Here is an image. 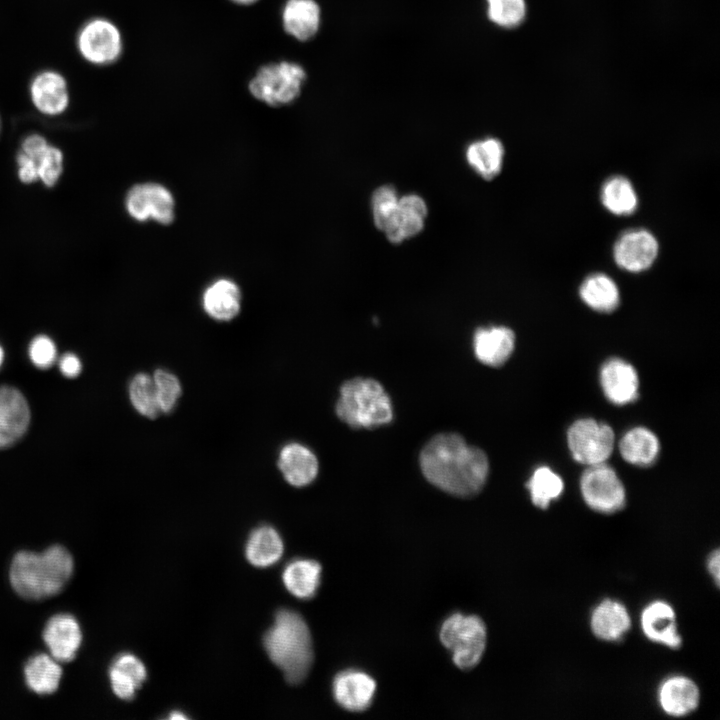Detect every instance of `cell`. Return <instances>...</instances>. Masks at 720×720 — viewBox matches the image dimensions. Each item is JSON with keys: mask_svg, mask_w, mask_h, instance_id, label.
I'll return each mask as SVG.
<instances>
[{"mask_svg": "<svg viewBox=\"0 0 720 720\" xmlns=\"http://www.w3.org/2000/svg\"><path fill=\"white\" fill-rule=\"evenodd\" d=\"M0 129H1V121H0Z\"/></svg>", "mask_w": 720, "mask_h": 720, "instance_id": "bcb514c9", "label": "cell"}, {"mask_svg": "<svg viewBox=\"0 0 720 720\" xmlns=\"http://www.w3.org/2000/svg\"><path fill=\"white\" fill-rule=\"evenodd\" d=\"M487 4L490 20L502 27L517 26L526 14L524 0H487Z\"/></svg>", "mask_w": 720, "mask_h": 720, "instance_id": "d590c367", "label": "cell"}, {"mask_svg": "<svg viewBox=\"0 0 720 720\" xmlns=\"http://www.w3.org/2000/svg\"><path fill=\"white\" fill-rule=\"evenodd\" d=\"M126 209L137 221L152 219L159 224L169 225L175 218V200L165 186L154 183L134 185L127 193Z\"/></svg>", "mask_w": 720, "mask_h": 720, "instance_id": "30bf717a", "label": "cell"}, {"mask_svg": "<svg viewBox=\"0 0 720 720\" xmlns=\"http://www.w3.org/2000/svg\"><path fill=\"white\" fill-rule=\"evenodd\" d=\"M73 571L72 554L64 546L55 544L42 552H17L10 564L9 581L21 598L39 601L60 593Z\"/></svg>", "mask_w": 720, "mask_h": 720, "instance_id": "7a4b0ae2", "label": "cell"}, {"mask_svg": "<svg viewBox=\"0 0 720 720\" xmlns=\"http://www.w3.org/2000/svg\"><path fill=\"white\" fill-rule=\"evenodd\" d=\"M42 638L49 654L62 664L76 658L83 635L75 616L59 613L48 619L42 631Z\"/></svg>", "mask_w": 720, "mask_h": 720, "instance_id": "7c38bea8", "label": "cell"}, {"mask_svg": "<svg viewBox=\"0 0 720 720\" xmlns=\"http://www.w3.org/2000/svg\"><path fill=\"white\" fill-rule=\"evenodd\" d=\"M641 627L645 636L653 642L673 649L681 646L682 638L678 634L675 612L664 601H654L643 610Z\"/></svg>", "mask_w": 720, "mask_h": 720, "instance_id": "d6986e66", "label": "cell"}, {"mask_svg": "<svg viewBox=\"0 0 720 720\" xmlns=\"http://www.w3.org/2000/svg\"><path fill=\"white\" fill-rule=\"evenodd\" d=\"M600 383L606 398L615 405H626L638 398L637 372L620 358H611L602 365Z\"/></svg>", "mask_w": 720, "mask_h": 720, "instance_id": "4fadbf2b", "label": "cell"}, {"mask_svg": "<svg viewBox=\"0 0 720 720\" xmlns=\"http://www.w3.org/2000/svg\"><path fill=\"white\" fill-rule=\"evenodd\" d=\"M277 464L284 479L294 487H304L312 483L319 470L315 454L308 447L296 442L282 447Z\"/></svg>", "mask_w": 720, "mask_h": 720, "instance_id": "e0dca14e", "label": "cell"}, {"mask_svg": "<svg viewBox=\"0 0 720 720\" xmlns=\"http://www.w3.org/2000/svg\"><path fill=\"white\" fill-rule=\"evenodd\" d=\"M440 640L452 652L457 667L471 669L480 662L485 651L486 627L477 616L456 613L443 622Z\"/></svg>", "mask_w": 720, "mask_h": 720, "instance_id": "8992f818", "label": "cell"}, {"mask_svg": "<svg viewBox=\"0 0 720 720\" xmlns=\"http://www.w3.org/2000/svg\"><path fill=\"white\" fill-rule=\"evenodd\" d=\"M333 696L346 710L360 712L368 708L376 691V683L368 674L358 670L339 673L333 681Z\"/></svg>", "mask_w": 720, "mask_h": 720, "instance_id": "9a60e30c", "label": "cell"}, {"mask_svg": "<svg viewBox=\"0 0 720 720\" xmlns=\"http://www.w3.org/2000/svg\"><path fill=\"white\" fill-rule=\"evenodd\" d=\"M707 568L710 575L714 578L716 585H719L720 578V553L715 550L708 558Z\"/></svg>", "mask_w": 720, "mask_h": 720, "instance_id": "b9f144b4", "label": "cell"}, {"mask_svg": "<svg viewBox=\"0 0 720 720\" xmlns=\"http://www.w3.org/2000/svg\"><path fill=\"white\" fill-rule=\"evenodd\" d=\"M466 158L481 177L490 180L502 169L504 147L496 138L479 140L468 146Z\"/></svg>", "mask_w": 720, "mask_h": 720, "instance_id": "f546056e", "label": "cell"}, {"mask_svg": "<svg viewBox=\"0 0 720 720\" xmlns=\"http://www.w3.org/2000/svg\"><path fill=\"white\" fill-rule=\"evenodd\" d=\"M129 398L140 415L155 419L161 414L153 377L149 374L138 373L132 378L129 384Z\"/></svg>", "mask_w": 720, "mask_h": 720, "instance_id": "d6a6232c", "label": "cell"}, {"mask_svg": "<svg viewBox=\"0 0 720 720\" xmlns=\"http://www.w3.org/2000/svg\"><path fill=\"white\" fill-rule=\"evenodd\" d=\"M241 291L238 285L229 279H218L204 291L202 306L205 313L216 321H231L241 309Z\"/></svg>", "mask_w": 720, "mask_h": 720, "instance_id": "603a6c76", "label": "cell"}, {"mask_svg": "<svg viewBox=\"0 0 720 720\" xmlns=\"http://www.w3.org/2000/svg\"><path fill=\"white\" fill-rule=\"evenodd\" d=\"M658 699L662 710L674 717L686 716L699 705L700 693L697 685L689 678L673 676L659 688Z\"/></svg>", "mask_w": 720, "mask_h": 720, "instance_id": "44dd1931", "label": "cell"}, {"mask_svg": "<svg viewBox=\"0 0 720 720\" xmlns=\"http://www.w3.org/2000/svg\"><path fill=\"white\" fill-rule=\"evenodd\" d=\"M567 443L572 457L589 466L606 462L613 452L615 437L609 425L583 418L569 427Z\"/></svg>", "mask_w": 720, "mask_h": 720, "instance_id": "ba28073f", "label": "cell"}, {"mask_svg": "<svg viewBox=\"0 0 720 720\" xmlns=\"http://www.w3.org/2000/svg\"><path fill=\"white\" fill-rule=\"evenodd\" d=\"M29 91L34 106L46 115L61 114L69 104L67 82L53 70L37 73L30 82Z\"/></svg>", "mask_w": 720, "mask_h": 720, "instance_id": "2e32d148", "label": "cell"}, {"mask_svg": "<svg viewBox=\"0 0 720 720\" xmlns=\"http://www.w3.org/2000/svg\"><path fill=\"white\" fill-rule=\"evenodd\" d=\"M232 3L240 6H250L257 3L259 0H229Z\"/></svg>", "mask_w": 720, "mask_h": 720, "instance_id": "7bdbcfd3", "label": "cell"}, {"mask_svg": "<svg viewBox=\"0 0 720 720\" xmlns=\"http://www.w3.org/2000/svg\"><path fill=\"white\" fill-rule=\"evenodd\" d=\"M601 201L614 215L632 214L638 206V198L632 183L623 176H613L601 188Z\"/></svg>", "mask_w": 720, "mask_h": 720, "instance_id": "4dcf8cb0", "label": "cell"}, {"mask_svg": "<svg viewBox=\"0 0 720 720\" xmlns=\"http://www.w3.org/2000/svg\"><path fill=\"white\" fill-rule=\"evenodd\" d=\"M580 490L585 503L599 513L618 512L626 503L622 481L605 462L588 466L582 473Z\"/></svg>", "mask_w": 720, "mask_h": 720, "instance_id": "52a82bcc", "label": "cell"}, {"mask_svg": "<svg viewBox=\"0 0 720 720\" xmlns=\"http://www.w3.org/2000/svg\"><path fill=\"white\" fill-rule=\"evenodd\" d=\"M263 644L288 683L298 684L306 678L313 662V647L310 630L300 614L280 609L264 635Z\"/></svg>", "mask_w": 720, "mask_h": 720, "instance_id": "3957f363", "label": "cell"}, {"mask_svg": "<svg viewBox=\"0 0 720 720\" xmlns=\"http://www.w3.org/2000/svg\"><path fill=\"white\" fill-rule=\"evenodd\" d=\"M30 423V410L22 393L9 386L0 387V448L21 438Z\"/></svg>", "mask_w": 720, "mask_h": 720, "instance_id": "5bb4252c", "label": "cell"}, {"mask_svg": "<svg viewBox=\"0 0 720 720\" xmlns=\"http://www.w3.org/2000/svg\"><path fill=\"white\" fill-rule=\"evenodd\" d=\"M33 160L37 164L39 179L48 187L55 185L62 173V152L48 144L44 151Z\"/></svg>", "mask_w": 720, "mask_h": 720, "instance_id": "8d00e7d4", "label": "cell"}, {"mask_svg": "<svg viewBox=\"0 0 720 720\" xmlns=\"http://www.w3.org/2000/svg\"><path fill=\"white\" fill-rule=\"evenodd\" d=\"M337 416L351 428H376L393 418L392 405L382 385L374 379L344 382L336 403Z\"/></svg>", "mask_w": 720, "mask_h": 720, "instance_id": "277c9868", "label": "cell"}, {"mask_svg": "<svg viewBox=\"0 0 720 720\" xmlns=\"http://www.w3.org/2000/svg\"><path fill=\"white\" fill-rule=\"evenodd\" d=\"M427 215L425 201L418 195L410 194L399 198L396 214L384 232L392 243H400L418 234L424 227Z\"/></svg>", "mask_w": 720, "mask_h": 720, "instance_id": "7402d4cb", "label": "cell"}, {"mask_svg": "<svg viewBox=\"0 0 720 720\" xmlns=\"http://www.w3.org/2000/svg\"><path fill=\"white\" fill-rule=\"evenodd\" d=\"M108 676L113 693L121 700H132L136 690L142 686L129 671L112 663Z\"/></svg>", "mask_w": 720, "mask_h": 720, "instance_id": "74e56055", "label": "cell"}, {"mask_svg": "<svg viewBox=\"0 0 720 720\" xmlns=\"http://www.w3.org/2000/svg\"><path fill=\"white\" fill-rule=\"evenodd\" d=\"M169 718H170V719H173V720H175V719H187L186 715L183 714V713L180 712V711H173V712L171 713V715L169 716Z\"/></svg>", "mask_w": 720, "mask_h": 720, "instance_id": "ee69618b", "label": "cell"}, {"mask_svg": "<svg viewBox=\"0 0 720 720\" xmlns=\"http://www.w3.org/2000/svg\"><path fill=\"white\" fill-rule=\"evenodd\" d=\"M659 250L655 236L645 229L625 231L615 242L613 257L616 264L628 272H642L650 268Z\"/></svg>", "mask_w": 720, "mask_h": 720, "instance_id": "8fae6325", "label": "cell"}, {"mask_svg": "<svg viewBox=\"0 0 720 720\" xmlns=\"http://www.w3.org/2000/svg\"><path fill=\"white\" fill-rule=\"evenodd\" d=\"M59 367L63 375L72 378L80 374L82 366L76 355L67 353L61 357Z\"/></svg>", "mask_w": 720, "mask_h": 720, "instance_id": "60d3db41", "label": "cell"}, {"mask_svg": "<svg viewBox=\"0 0 720 720\" xmlns=\"http://www.w3.org/2000/svg\"><path fill=\"white\" fill-rule=\"evenodd\" d=\"M3 358H4V352H3L2 347L0 346V366H1L2 362H3Z\"/></svg>", "mask_w": 720, "mask_h": 720, "instance_id": "f6af8a7d", "label": "cell"}, {"mask_svg": "<svg viewBox=\"0 0 720 720\" xmlns=\"http://www.w3.org/2000/svg\"><path fill=\"white\" fill-rule=\"evenodd\" d=\"M398 200L396 190L390 186H381L375 190L372 196V211L375 226L384 231V229L393 220Z\"/></svg>", "mask_w": 720, "mask_h": 720, "instance_id": "e575fe53", "label": "cell"}, {"mask_svg": "<svg viewBox=\"0 0 720 720\" xmlns=\"http://www.w3.org/2000/svg\"><path fill=\"white\" fill-rule=\"evenodd\" d=\"M532 503L547 509L552 501L558 499L564 489L562 478L547 466L538 467L527 482Z\"/></svg>", "mask_w": 720, "mask_h": 720, "instance_id": "1f68e13d", "label": "cell"}, {"mask_svg": "<svg viewBox=\"0 0 720 720\" xmlns=\"http://www.w3.org/2000/svg\"><path fill=\"white\" fill-rule=\"evenodd\" d=\"M283 551L284 545L280 534L268 525L254 529L245 546L247 560L259 568L275 564L281 558Z\"/></svg>", "mask_w": 720, "mask_h": 720, "instance_id": "4316f807", "label": "cell"}, {"mask_svg": "<svg viewBox=\"0 0 720 720\" xmlns=\"http://www.w3.org/2000/svg\"><path fill=\"white\" fill-rule=\"evenodd\" d=\"M29 356L38 368H49L56 359L54 342L47 336H37L30 344Z\"/></svg>", "mask_w": 720, "mask_h": 720, "instance_id": "f35d334b", "label": "cell"}, {"mask_svg": "<svg viewBox=\"0 0 720 720\" xmlns=\"http://www.w3.org/2000/svg\"><path fill=\"white\" fill-rule=\"evenodd\" d=\"M305 80L306 71L300 64L281 60L262 65L250 79L248 90L258 101L281 107L299 97Z\"/></svg>", "mask_w": 720, "mask_h": 720, "instance_id": "5b68a950", "label": "cell"}, {"mask_svg": "<svg viewBox=\"0 0 720 720\" xmlns=\"http://www.w3.org/2000/svg\"><path fill=\"white\" fill-rule=\"evenodd\" d=\"M660 450L657 436L645 427L627 431L619 442L622 458L630 464L648 467L655 463Z\"/></svg>", "mask_w": 720, "mask_h": 720, "instance_id": "484cf974", "label": "cell"}, {"mask_svg": "<svg viewBox=\"0 0 720 720\" xmlns=\"http://www.w3.org/2000/svg\"><path fill=\"white\" fill-rule=\"evenodd\" d=\"M17 161L19 178L23 183H32L39 179L37 164L33 159L21 151L17 156Z\"/></svg>", "mask_w": 720, "mask_h": 720, "instance_id": "ab89813d", "label": "cell"}, {"mask_svg": "<svg viewBox=\"0 0 720 720\" xmlns=\"http://www.w3.org/2000/svg\"><path fill=\"white\" fill-rule=\"evenodd\" d=\"M76 43L86 61L100 66L117 62L123 51L120 30L113 22L102 17L84 23L77 34Z\"/></svg>", "mask_w": 720, "mask_h": 720, "instance_id": "9c48e42d", "label": "cell"}, {"mask_svg": "<svg viewBox=\"0 0 720 720\" xmlns=\"http://www.w3.org/2000/svg\"><path fill=\"white\" fill-rule=\"evenodd\" d=\"M514 346L515 334L505 326L479 328L474 333L475 356L481 363L491 367L503 365L511 356Z\"/></svg>", "mask_w": 720, "mask_h": 720, "instance_id": "ac0fdd59", "label": "cell"}, {"mask_svg": "<svg viewBox=\"0 0 720 720\" xmlns=\"http://www.w3.org/2000/svg\"><path fill=\"white\" fill-rule=\"evenodd\" d=\"M591 629L604 641H617L629 630L631 620L626 607L618 601L604 600L592 612Z\"/></svg>", "mask_w": 720, "mask_h": 720, "instance_id": "d4e9b609", "label": "cell"}, {"mask_svg": "<svg viewBox=\"0 0 720 720\" xmlns=\"http://www.w3.org/2000/svg\"><path fill=\"white\" fill-rule=\"evenodd\" d=\"M152 377L160 412L168 414L181 396V383L175 374L162 368L156 369Z\"/></svg>", "mask_w": 720, "mask_h": 720, "instance_id": "836d02e7", "label": "cell"}, {"mask_svg": "<svg viewBox=\"0 0 720 720\" xmlns=\"http://www.w3.org/2000/svg\"><path fill=\"white\" fill-rule=\"evenodd\" d=\"M579 295L587 306L602 313L614 311L620 301L616 283L604 273H594L585 278L579 288Z\"/></svg>", "mask_w": 720, "mask_h": 720, "instance_id": "f1b7e54d", "label": "cell"}, {"mask_svg": "<svg viewBox=\"0 0 720 720\" xmlns=\"http://www.w3.org/2000/svg\"><path fill=\"white\" fill-rule=\"evenodd\" d=\"M23 674L28 689L37 695L45 696L58 690L63 669L61 663L49 653H37L27 659Z\"/></svg>", "mask_w": 720, "mask_h": 720, "instance_id": "cb8c5ba5", "label": "cell"}, {"mask_svg": "<svg viewBox=\"0 0 720 720\" xmlns=\"http://www.w3.org/2000/svg\"><path fill=\"white\" fill-rule=\"evenodd\" d=\"M420 466L431 484L460 497L479 493L489 471L486 454L454 433L434 436L421 451Z\"/></svg>", "mask_w": 720, "mask_h": 720, "instance_id": "6da1fadb", "label": "cell"}, {"mask_svg": "<svg viewBox=\"0 0 720 720\" xmlns=\"http://www.w3.org/2000/svg\"><path fill=\"white\" fill-rule=\"evenodd\" d=\"M321 566L310 559H295L284 568L282 580L286 589L300 599L312 598L320 585Z\"/></svg>", "mask_w": 720, "mask_h": 720, "instance_id": "83f0119b", "label": "cell"}, {"mask_svg": "<svg viewBox=\"0 0 720 720\" xmlns=\"http://www.w3.org/2000/svg\"><path fill=\"white\" fill-rule=\"evenodd\" d=\"M281 21L286 34L298 41H308L320 28L321 10L315 0H286Z\"/></svg>", "mask_w": 720, "mask_h": 720, "instance_id": "ffe728a7", "label": "cell"}]
</instances>
